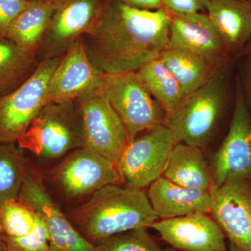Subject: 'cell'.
<instances>
[{"label":"cell","mask_w":251,"mask_h":251,"mask_svg":"<svg viewBox=\"0 0 251 251\" xmlns=\"http://www.w3.org/2000/svg\"><path fill=\"white\" fill-rule=\"evenodd\" d=\"M171 20L163 8L148 11L109 0L97 25L82 36L86 52L104 75L136 72L168 49Z\"/></svg>","instance_id":"cell-1"},{"label":"cell","mask_w":251,"mask_h":251,"mask_svg":"<svg viewBox=\"0 0 251 251\" xmlns=\"http://www.w3.org/2000/svg\"><path fill=\"white\" fill-rule=\"evenodd\" d=\"M67 216L94 246L126 231L150 228L159 219L143 188L117 184L100 188Z\"/></svg>","instance_id":"cell-2"},{"label":"cell","mask_w":251,"mask_h":251,"mask_svg":"<svg viewBox=\"0 0 251 251\" xmlns=\"http://www.w3.org/2000/svg\"><path fill=\"white\" fill-rule=\"evenodd\" d=\"M228 67L219 68L205 85L184 97L174 111L166 115L163 124L171 130L175 143L205 146L226 101Z\"/></svg>","instance_id":"cell-3"},{"label":"cell","mask_w":251,"mask_h":251,"mask_svg":"<svg viewBox=\"0 0 251 251\" xmlns=\"http://www.w3.org/2000/svg\"><path fill=\"white\" fill-rule=\"evenodd\" d=\"M17 144L44 162L56 161L82 148L75 100L46 104Z\"/></svg>","instance_id":"cell-4"},{"label":"cell","mask_w":251,"mask_h":251,"mask_svg":"<svg viewBox=\"0 0 251 251\" xmlns=\"http://www.w3.org/2000/svg\"><path fill=\"white\" fill-rule=\"evenodd\" d=\"M80 122L82 148L113 163L119 171L122 154L128 144L121 119L104 97L102 91L75 100Z\"/></svg>","instance_id":"cell-5"},{"label":"cell","mask_w":251,"mask_h":251,"mask_svg":"<svg viewBox=\"0 0 251 251\" xmlns=\"http://www.w3.org/2000/svg\"><path fill=\"white\" fill-rule=\"evenodd\" d=\"M102 93L123 122L128 143L140 133L164 122L166 112L136 72L104 75Z\"/></svg>","instance_id":"cell-6"},{"label":"cell","mask_w":251,"mask_h":251,"mask_svg":"<svg viewBox=\"0 0 251 251\" xmlns=\"http://www.w3.org/2000/svg\"><path fill=\"white\" fill-rule=\"evenodd\" d=\"M52 170L50 179L62 197L77 201L108 185H121L117 166L85 148L73 150Z\"/></svg>","instance_id":"cell-7"},{"label":"cell","mask_w":251,"mask_h":251,"mask_svg":"<svg viewBox=\"0 0 251 251\" xmlns=\"http://www.w3.org/2000/svg\"><path fill=\"white\" fill-rule=\"evenodd\" d=\"M60 59L42 61L29 80L0 97V143H17L48 103L50 80Z\"/></svg>","instance_id":"cell-8"},{"label":"cell","mask_w":251,"mask_h":251,"mask_svg":"<svg viewBox=\"0 0 251 251\" xmlns=\"http://www.w3.org/2000/svg\"><path fill=\"white\" fill-rule=\"evenodd\" d=\"M18 200L31 206L45 225L49 251H97L75 229L50 195L44 175L28 163Z\"/></svg>","instance_id":"cell-9"},{"label":"cell","mask_w":251,"mask_h":251,"mask_svg":"<svg viewBox=\"0 0 251 251\" xmlns=\"http://www.w3.org/2000/svg\"><path fill=\"white\" fill-rule=\"evenodd\" d=\"M109 0H57L36 55L39 62L62 57L79 36L98 23Z\"/></svg>","instance_id":"cell-10"},{"label":"cell","mask_w":251,"mask_h":251,"mask_svg":"<svg viewBox=\"0 0 251 251\" xmlns=\"http://www.w3.org/2000/svg\"><path fill=\"white\" fill-rule=\"evenodd\" d=\"M175 144L171 130L163 123L128 143L119 167L124 184L143 189L150 186L163 175Z\"/></svg>","instance_id":"cell-11"},{"label":"cell","mask_w":251,"mask_h":251,"mask_svg":"<svg viewBox=\"0 0 251 251\" xmlns=\"http://www.w3.org/2000/svg\"><path fill=\"white\" fill-rule=\"evenodd\" d=\"M212 184L230 180L251 181V120L245 98L238 90L228 132L210 166Z\"/></svg>","instance_id":"cell-12"},{"label":"cell","mask_w":251,"mask_h":251,"mask_svg":"<svg viewBox=\"0 0 251 251\" xmlns=\"http://www.w3.org/2000/svg\"><path fill=\"white\" fill-rule=\"evenodd\" d=\"M211 211L229 242L251 251V181L237 179L220 186L211 185Z\"/></svg>","instance_id":"cell-13"},{"label":"cell","mask_w":251,"mask_h":251,"mask_svg":"<svg viewBox=\"0 0 251 251\" xmlns=\"http://www.w3.org/2000/svg\"><path fill=\"white\" fill-rule=\"evenodd\" d=\"M104 74L91 62L82 36L68 49L50 80L48 103L74 101L79 97L102 91Z\"/></svg>","instance_id":"cell-14"},{"label":"cell","mask_w":251,"mask_h":251,"mask_svg":"<svg viewBox=\"0 0 251 251\" xmlns=\"http://www.w3.org/2000/svg\"><path fill=\"white\" fill-rule=\"evenodd\" d=\"M151 228L162 239L181 251H227L222 229L204 213L157 221Z\"/></svg>","instance_id":"cell-15"},{"label":"cell","mask_w":251,"mask_h":251,"mask_svg":"<svg viewBox=\"0 0 251 251\" xmlns=\"http://www.w3.org/2000/svg\"><path fill=\"white\" fill-rule=\"evenodd\" d=\"M169 48L191 51L219 68L228 64L229 54L207 14L172 16Z\"/></svg>","instance_id":"cell-16"},{"label":"cell","mask_w":251,"mask_h":251,"mask_svg":"<svg viewBox=\"0 0 251 251\" xmlns=\"http://www.w3.org/2000/svg\"><path fill=\"white\" fill-rule=\"evenodd\" d=\"M148 196L153 211L161 220L210 213L209 191L182 187L162 176L150 185Z\"/></svg>","instance_id":"cell-17"},{"label":"cell","mask_w":251,"mask_h":251,"mask_svg":"<svg viewBox=\"0 0 251 251\" xmlns=\"http://www.w3.org/2000/svg\"><path fill=\"white\" fill-rule=\"evenodd\" d=\"M206 11L229 54L244 50L251 37L249 0H210Z\"/></svg>","instance_id":"cell-18"},{"label":"cell","mask_w":251,"mask_h":251,"mask_svg":"<svg viewBox=\"0 0 251 251\" xmlns=\"http://www.w3.org/2000/svg\"><path fill=\"white\" fill-rule=\"evenodd\" d=\"M162 176L171 182L192 189L209 191L212 185L210 166L201 148L176 143Z\"/></svg>","instance_id":"cell-19"},{"label":"cell","mask_w":251,"mask_h":251,"mask_svg":"<svg viewBox=\"0 0 251 251\" xmlns=\"http://www.w3.org/2000/svg\"><path fill=\"white\" fill-rule=\"evenodd\" d=\"M158 58L177 81L184 97L205 85L219 69L201 56L184 49L168 47Z\"/></svg>","instance_id":"cell-20"},{"label":"cell","mask_w":251,"mask_h":251,"mask_svg":"<svg viewBox=\"0 0 251 251\" xmlns=\"http://www.w3.org/2000/svg\"><path fill=\"white\" fill-rule=\"evenodd\" d=\"M57 0H31L25 10L13 23L5 37L36 54L47 31Z\"/></svg>","instance_id":"cell-21"},{"label":"cell","mask_w":251,"mask_h":251,"mask_svg":"<svg viewBox=\"0 0 251 251\" xmlns=\"http://www.w3.org/2000/svg\"><path fill=\"white\" fill-rule=\"evenodd\" d=\"M36 54L6 37L0 38V97L30 78L40 64Z\"/></svg>","instance_id":"cell-22"},{"label":"cell","mask_w":251,"mask_h":251,"mask_svg":"<svg viewBox=\"0 0 251 251\" xmlns=\"http://www.w3.org/2000/svg\"><path fill=\"white\" fill-rule=\"evenodd\" d=\"M136 74L166 115L174 111L184 99L177 81L159 58L144 65Z\"/></svg>","instance_id":"cell-23"},{"label":"cell","mask_w":251,"mask_h":251,"mask_svg":"<svg viewBox=\"0 0 251 251\" xmlns=\"http://www.w3.org/2000/svg\"><path fill=\"white\" fill-rule=\"evenodd\" d=\"M27 166L17 143H0V206L18 199Z\"/></svg>","instance_id":"cell-24"},{"label":"cell","mask_w":251,"mask_h":251,"mask_svg":"<svg viewBox=\"0 0 251 251\" xmlns=\"http://www.w3.org/2000/svg\"><path fill=\"white\" fill-rule=\"evenodd\" d=\"M39 216L31 206L19 200H11L0 206V242L31 233Z\"/></svg>","instance_id":"cell-25"},{"label":"cell","mask_w":251,"mask_h":251,"mask_svg":"<svg viewBox=\"0 0 251 251\" xmlns=\"http://www.w3.org/2000/svg\"><path fill=\"white\" fill-rule=\"evenodd\" d=\"M97 251H163L148 228L130 229L103 239L95 245Z\"/></svg>","instance_id":"cell-26"},{"label":"cell","mask_w":251,"mask_h":251,"mask_svg":"<svg viewBox=\"0 0 251 251\" xmlns=\"http://www.w3.org/2000/svg\"><path fill=\"white\" fill-rule=\"evenodd\" d=\"M8 251H49V235L45 225L39 218L35 229L27 235L0 242Z\"/></svg>","instance_id":"cell-27"},{"label":"cell","mask_w":251,"mask_h":251,"mask_svg":"<svg viewBox=\"0 0 251 251\" xmlns=\"http://www.w3.org/2000/svg\"><path fill=\"white\" fill-rule=\"evenodd\" d=\"M31 0H0V38L5 37L13 23L27 7Z\"/></svg>","instance_id":"cell-28"},{"label":"cell","mask_w":251,"mask_h":251,"mask_svg":"<svg viewBox=\"0 0 251 251\" xmlns=\"http://www.w3.org/2000/svg\"><path fill=\"white\" fill-rule=\"evenodd\" d=\"M210 0H163V8L171 16L198 14L207 9Z\"/></svg>","instance_id":"cell-29"},{"label":"cell","mask_w":251,"mask_h":251,"mask_svg":"<svg viewBox=\"0 0 251 251\" xmlns=\"http://www.w3.org/2000/svg\"><path fill=\"white\" fill-rule=\"evenodd\" d=\"M131 7L148 11H156L163 8V0H121Z\"/></svg>","instance_id":"cell-30"},{"label":"cell","mask_w":251,"mask_h":251,"mask_svg":"<svg viewBox=\"0 0 251 251\" xmlns=\"http://www.w3.org/2000/svg\"><path fill=\"white\" fill-rule=\"evenodd\" d=\"M245 85L251 106V63L248 66L245 75Z\"/></svg>","instance_id":"cell-31"},{"label":"cell","mask_w":251,"mask_h":251,"mask_svg":"<svg viewBox=\"0 0 251 251\" xmlns=\"http://www.w3.org/2000/svg\"><path fill=\"white\" fill-rule=\"evenodd\" d=\"M244 51L247 52V55L249 56V58H250L251 60V37L250 41H249L247 46H246Z\"/></svg>","instance_id":"cell-32"},{"label":"cell","mask_w":251,"mask_h":251,"mask_svg":"<svg viewBox=\"0 0 251 251\" xmlns=\"http://www.w3.org/2000/svg\"><path fill=\"white\" fill-rule=\"evenodd\" d=\"M229 251H243L242 249H239L235 244L229 242Z\"/></svg>","instance_id":"cell-33"},{"label":"cell","mask_w":251,"mask_h":251,"mask_svg":"<svg viewBox=\"0 0 251 251\" xmlns=\"http://www.w3.org/2000/svg\"><path fill=\"white\" fill-rule=\"evenodd\" d=\"M163 251H181L179 250H176V249H174V248L169 247H166L163 248Z\"/></svg>","instance_id":"cell-34"},{"label":"cell","mask_w":251,"mask_h":251,"mask_svg":"<svg viewBox=\"0 0 251 251\" xmlns=\"http://www.w3.org/2000/svg\"><path fill=\"white\" fill-rule=\"evenodd\" d=\"M0 251H8L6 250V249H5L4 248L2 247V246L0 245Z\"/></svg>","instance_id":"cell-35"},{"label":"cell","mask_w":251,"mask_h":251,"mask_svg":"<svg viewBox=\"0 0 251 251\" xmlns=\"http://www.w3.org/2000/svg\"><path fill=\"white\" fill-rule=\"evenodd\" d=\"M34 1H52V0H34Z\"/></svg>","instance_id":"cell-36"},{"label":"cell","mask_w":251,"mask_h":251,"mask_svg":"<svg viewBox=\"0 0 251 251\" xmlns=\"http://www.w3.org/2000/svg\"><path fill=\"white\" fill-rule=\"evenodd\" d=\"M249 2H250V4L251 5V0H249Z\"/></svg>","instance_id":"cell-37"},{"label":"cell","mask_w":251,"mask_h":251,"mask_svg":"<svg viewBox=\"0 0 251 251\" xmlns=\"http://www.w3.org/2000/svg\"><path fill=\"white\" fill-rule=\"evenodd\" d=\"M244 1H247V0H244Z\"/></svg>","instance_id":"cell-38"}]
</instances>
